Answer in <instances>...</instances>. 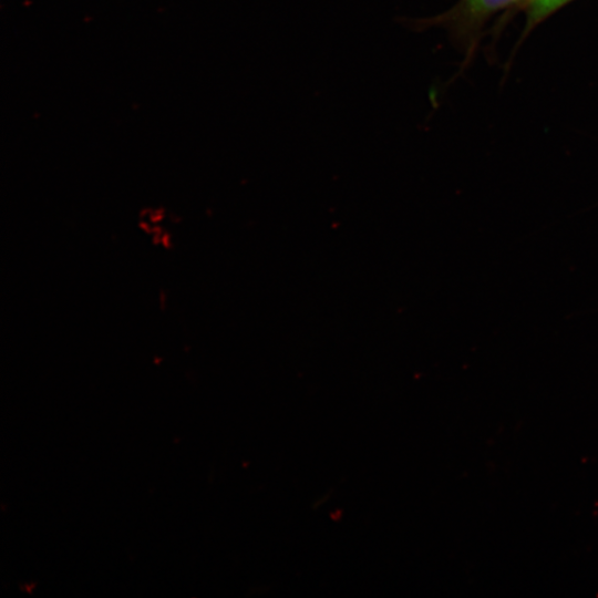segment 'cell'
Wrapping results in <instances>:
<instances>
[{
  "label": "cell",
  "instance_id": "cell-1",
  "mask_svg": "<svg viewBox=\"0 0 598 598\" xmlns=\"http://www.w3.org/2000/svg\"><path fill=\"white\" fill-rule=\"evenodd\" d=\"M523 0H458L448 10L426 18H409L402 23L412 31L444 29L452 43L470 54L485 23L497 12Z\"/></svg>",
  "mask_w": 598,
  "mask_h": 598
},
{
  "label": "cell",
  "instance_id": "cell-2",
  "mask_svg": "<svg viewBox=\"0 0 598 598\" xmlns=\"http://www.w3.org/2000/svg\"><path fill=\"white\" fill-rule=\"evenodd\" d=\"M570 1L571 0H536L526 6L524 8L526 10V25L524 33H528L536 24Z\"/></svg>",
  "mask_w": 598,
  "mask_h": 598
},
{
  "label": "cell",
  "instance_id": "cell-3",
  "mask_svg": "<svg viewBox=\"0 0 598 598\" xmlns=\"http://www.w3.org/2000/svg\"><path fill=\"white\" fill-rule=\"evenodd\" d=\"M534 1H536V0H523L520 3H523L524 8H525L526 6L533 3Z\"/></svg>",
  "mask_w": 598,
  "mask_h": 598
}]
</instances>
